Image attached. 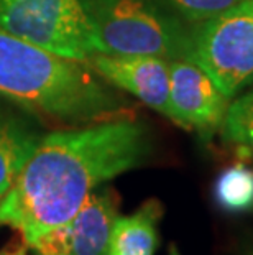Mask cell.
Masks as SVG:
<instances>
[{"label": "cell", "mask_w": 253, "mask_h": 255, "mask_svg": "<svg viewBox=\"0 0 253 255\" xmlns=\"http://www.w3.org/2000/svg\"><path fill=\"white\" fill-rule=\"evenodd\" d=\"M150 150L148 130L128 119L40 137L0 199V226L12 227L33 247L66 224L104 183L143 165Z\"/></svg>", "instance_id": "obj_1"}, {"label": "cell", "mask_w": 253, "mask_h": 255, "mask_svg": "<svg viewBox=\"0 0 253 255\" xmlns=\"http://www.w3.org/2000/svg\"><path fill=\"white\" fill-rule=\"evenodd\" d=\"M0 30L74 61L97 55L85 0H0Z\"/></svg>", "instance_id": "obj_4"}, {"label": "cell", "mask_w": 253, "mask_h": 255, "mask_svg": "<svg viewBox=\"0 0 253 255\" xmlns=\"http://www.w3.org/2000/svg\"><path fill=\"white\" fill-rule=\"evenodd\" d=\"M220 127L229 142L253 156V89L229 104Z\"/></svg>", "instance_id": "obj_12"}, {"label": "cell", "mask_w": 253, "mask_h": 255, "mask_svg": "<svg viewBox=\"0 0 253 255\" xmlns=\"http://www.w3.org/2000/svg\"><path fill=\"white\" fill-rule=\"evenodd\" d=\"M161 213V204L150 199L133 214L118 216L110 231L107 255H155Z\"/></svg>", "instance_id": "obj_9"}, {"label": "cell", "mask_w": 253, "mask_h": 255, "mask_svg": "<svg viewBox=\"0 0 253 255\" xmlns=\"http://www.w3.org/2000/svg\"><path fill=\"white\" fill-rule=\"evenodd\" d=\"M90 68L105 83L130 92L143 104L171 119L169 59L153 55H94Z\"/></svg>", "instance_id": "obj_8"}, {"label": "cell", "mask_w": 253, "mask_h": 255, "mask_svg": "<svg viewBox=\"0 0 253 255\" xmlns=\"http://www.w3.org/2000/svg\"><path fill=\"white\" fill-rule=\"evenodd\" d=\"M227 99L192 59L169 61V121L186 130L212 132L222 126Z\"/></svg>", "instance_id": "obj_7"}, {"label": "cell", "mask_w": 253, "mask_h": 255, "mask_svg": "<svg viewBox=\"0 0 253 255\" xmlns=\"http://www.w3.org/2000/svg\"><path fill=\"white\" fill-rule=\"evenodd\" d=\"M247 255H253V247L250 249V251H249V254H247Z\"/></svg>", "instance_id": "obj_16"}, {"label": "cell", "mask_w": 253, "mask_h": 255, "mask_svg": "<svg viewBox=\"0 0 253 255\" xmlns=\"http://www.w3.org/2000/svg\"><path fill=\"white\" fill-rule=\"evenodd\" d=\"M117 218V194L97 188L66 224L48 232L31 249L36 255H107Z\"/></svg>", "instance_id": "obj_6"}, {"label": "cell", "mask_w": 253, "mask_h": 255, "mask_svg": "<svg viewBox=\"0 0 253 255\" xmlns=\"http://www.w3.org/2000/svg\"><path fill=\"white\" fill-rule=\"evenodd\" d=\"M168 2L187 20L202 21L215 17L245 0H168Z\"/></svg>", "instance_id": "obj_13"}, {"label": "cell", "mask_w": 253, "mask_h": 255, "mask_svg": "<svg viewBox=\"0 0 253 255\" xmlns=\"http://www.w3.org/2000/svg\"><path fill=\"white\" fill-rule=\"evenodd\" d=\"M97 55H153L191 58V30L150 0H85Z\"/></svg>", "instance_id": "obj_3"}, {"label": "cell", "mask_w": 253, "mask_h": 255, "mask_svg": "<svg viewBox=\"0 0 253 255\" xmlns=\"http://www.w3.org/2000/svg\"><path fill=\"white\" fill-rule=\"evenodd\" d=\"M169 255H181V254L177 252V249H176L174 246H171V249H169Z\"/></svg>", "instance_id": "obj_15"}, {"label": "cell", "mask_w": 253, "mask_h": 255, "mask_svg": "<svg viewBox=\"0 0 253 255\" xmlns=\"http://www.w3.org/2000/svg\"><path fill=\"white\" fill-rule=\"evenodd\" d=\"M38 138L23 121L0 109V199L13 184Z\"/></svg>", "instance_id": "obj_10"}, {"label": "cell", "mask_w": 253, "mask_h": 255, "mask_svg": "<svg viewBox=\"0 0 253 255\" xmlns=\"http://www.w3.org/2000/svg\"><path fill=\"white\" fill-rule=\"evenodd\" d=\"M214 199L227 213L253 209V168L235 163L225 168L214 184Z\"/></svg>", "instance_id": "obj_11"}, {"label": "cell", "mask_w": 253, "mask_h": 255, "mask_svg": "<svg viewBox=\"0 0 253 255\" xmlns=\"http://www.w3.org/2000/svg\"><path fill=\"white\" fill-rule=\"evenodd\" d=\"M191 30V58L225 97L253 81V0L197 21Z\"/></svg>", "instance_id": "obj_5"}, {"label": "cell", "mask_w": 253, "mask_h": 255, "mask_svg": "<svg viewBox=\"0 0 253 255\" xmlns=\"http://www.w3.org/2000/svg\"><path fill=\"white\" fill-rule=\"evenodd\" d=\"M0 255H26L23 247H8L0 252Z\"/></svg>", "instance_id": "obj_14"}, {"label": "cell", "mask_w": 253, "mask_h": 255, "mask_svg": "<svg viewBox=\"0 0 253 255\" xmlns=\"http://www.w3.org/2000/svg\"><path fill=\"white\" fill-rule=\"evenodd\" d=\"M0 96L26 111L68 124L120 111V99L85 61L58 56L0 30Z\"/></svg>", "instance_id": "obj_2"}]
</instances>
